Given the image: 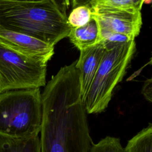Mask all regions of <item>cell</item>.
<instances>
[{"label": "cell", "mask_w": 152, "mask_h": 152, "mask_svg": "<svg viewBox=\"0 0 152 152\" xmlns=\"http://www.w3.org/2000/svg\"><path fill=\"white\" fill-rule=\"evenodd\" d=\"M40 152H90L93 144L76 61L62 67L41 94Z\"/></svg>", "instance_id": "obj_1"}, {"label": "cell", "mask_w": 152, "mask_h": 152, "mask_svg": "<svg viewBox=\"0 0 152 152\" xmlns=\"http://www.w3.org/2000/svg\"><path fill=\"white\" fill-rule=\"evenodd\" d=\"M0 27L27 34L55 46L68 37L71 27L50 0H0Z\"/></svg>", "instance_id": "obj_2"}, {"label": "cell", "mask_w": 152, "mask_h": 152, "mask_svg": "<svg viewBox=\"0 0 152 152\" xmlns=\"http://www.w3.org/2000/svg\"><path fill=\"white\" fill-rule=\"evenodd\" d=\"M42 113L39 88L0 93V135L17 138L39 135Z\"/></svg>", "instance_id": "obj_3"}, {"label": "cell", "mask_w": 152, "mask_h": 152, "mask_svg": "<svg viewBox=\"0 0 152 152\" xmlns=\"http://www.w3.org/2000/svg\"><path fill=\"white\" fill-rule=\"evenodd\" d=\"M135 50L134 40L106 49L83 101L87 114L100 113L106 109L114 88L124 76Z\"/></svg>", "instance_id": "obj_4"}, {"label": "cell", "mask_w": 152, "mask_h": 152, "mask_svg": "<svg viewBox=\"0 0 152 152\" xmlns=\"http://www.w3.org/2000/svg\"><path fill=\"white\" fill-rule=\"evenodd\" d=\"M47 65L0 43V93L45 86Z\"/></svg>", "instance_id": "obj_5"}, {"label": "cell", "mask_w": 152, "mask_h": 152, "mask_svg": "<svg viewBox=\"0 0 152 152\" xmlns=\"http://www.w3.org/2000/svg\"><path fill=\"white\" fill-rule=\"evenodd\" d=\"M89 7L91 17L98 24L100 40L102 37L110 33L126 35L132 39L140 34L142 24L141 11L95 4Z\"/></svg>", "instance_id": "obj_6"}, {"label": "cell", "mask_w": 152, "mask_h": 152, "mask_svg": "<svg viewBox=\"0 0 152 152\" xmlns=\"http://www.w3.org/2000/svg\"><path fill=\"white\" fill-rule=\"evenodd\" d=\"M0 43L43 64L54 54V47L31 36L0 27Z\"/></svg>", "instance_id": "obj_7"}, {"label": "cell", "mask_w": 152, "mask_h": 152, "mask_svg": "<svg viewBox=\"0 0 152 152\" xmlns=\"http://www.w3.org/2000/svg\"><path fill=\"white\" fill-rule=\"evenodd\" d=\"M106 50V48L101 42L80 50V56L76 61V67L79 72L82 102L87 94Z\"/></svg>", "instance_id": "obj_8"}, {"label": "cell", "mask_w": 152, "mask_h": 152, "mask_svg": "<svg viewBox=\"0 0 152 152\" xmlns=\"http://www.w3.org/2000/svg\"><path fill=\"white\" fill-rule=\"evenodd\" d=\"M68 37L70 42L80 50L100 42L98 24L92 17L88 23L83 26L71 27Z\"/></svg>", "instance_id": "obj_9"}, {"label": "cell", "mask_w": 152, "mask_h": 152, "mask_svg": "<svg viewBox=\"0 0 152 152\" xmlns=\"http://www.w3.org/2000/svg\"><path fill=\"white\" fill-rule=\"evenodd\" d=\"M0 152H40V137L17 138L0 135Z\"/></svg>", "instance_id": "obj_10"}, {"label": "cell", "mask_w": 152, "mask_h": 152, "mask_svg": "<svg viewBox=\"0 0 152 152\" xmlns=\"http://www.w3.org/2000/svg\"><path fill=\"white\" fill-rule=\"evenodd\" d=\"M124 152H152L151 123L128 140Z\"/></svg>", "instance_id": "obj_11"}, {"label": "cell", "mask_w": 152, "mask_h": 152, "mask_svg": "<svg viewBox=\"0 0 152 152\" xmlns=\"http://www.w3.org/2000/svg\"><path fill=\"white\" fill-rule=\"evenodd\" d=\"M91 18V11L88 5H79L72 9L67 17L71 27H78L86 24Z\"/></svg>", "instance_id": "obj_12"}, {"label": "cell", "mask_w": 152, "mask_h": 152, "mask_svg": "<svg viewBox=\"0 0 152 152\" xmlns=\"http://www.w3.org/2000/svg\"><path fill=\"white\" fill-rule=\"evenodd\" d=\"M90 152H124L120 139L107 136L91 146Z\"/></svg>", "instance_id": "obj_13"}, {"label": "cell", "mask_w": 152, "mask_h": 152, "mask_svg": "<svg viewBox=\"0 0 152 152\" xmlns=\"http://www.w3.org/2000/svg\"><path fill=\"white\" fill-rule=\"evenodd\" d=\"M145 0H95L90 5L95 4L116 8L141 11Z\"/></svg>", "instance_id": "obj_14"}, {"label": "cell", "mask_w": 152, "mask_h": 152, "mask_svg": "<svg viewBox=\"0 0 152 152\" xmlns=\"http://www.w3.org/2000/svg\"><path fill=\"white\" fill-rule=\"evenodd\" d=\"M141 93L144 98L150 103L152 102V79L147 80L143 84Z\"/></svg>", "instance_id": "obj_15"}, {"label": "cell", "mask_w": 152, "mask_h": 152, "mask_svg": "<svg viewBox=\"0 0 152 152\" xmlns=\"http://www.w3.org/2000/svg\"><path fill=\"white\" fill-rule=\"evenodd\" d=\"M61 12V13L66 17V11L70 4V0H50Z\"/></svg>", "instance_id": "obj_16"}, {"label": "cell", "mask_w": 152, "mask_h": 152, "mask_svg": "<svg viewBox=\"0 0 152 152\" xmlns=\"http://www.w3.org/2000/svg\"><path fill=\"white\" fill-rule=\"evenodd\" d=\"M95 0H71L72 5L75 8L79 5H88L89 6Z\"/></svg>", "instance_id": "obj_17"}, {"label": "cell", "mask_w": 152, "mask_h": 152, "mask_svg": "<svg viewBox=\"0 0 152 152\" xmlns=\"http://www.w3.org/2000/svg\"><path fill=\"white\" fill-rule=\"evenodd\" d=\"M10 1H17V2H39L43 0H6Z\"/></svg>", "instance_id": "obj_18"}]
</instances>
